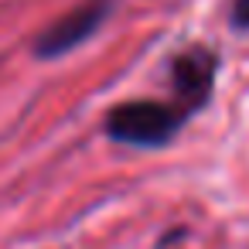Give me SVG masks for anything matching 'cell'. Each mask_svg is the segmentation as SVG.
<instances>
[{"mask_svg": "<svg viewBox=\"0 0 249 249\" xmlns=\"http://www.w3.org/2000/svg\"><path fill=\"white\" fill-rule=\"evenodd\" d=\"M195 116L171 99H126L106 109L103 133L130 150H164Z\"/></svg>", "mask_w": 249, "mask_h": 249, "instance_id": "6da1fadb", "label": "cell"}, {"mask_svg": "<svg viewBox=\"0 0 249 249\" xmlns=\"http://www.w3.org/2000/svg\"><path fill=\"white\" fill-rule=\"evenodd\" d=\"M120 0H82L79 7H72L69 14L55 18L35 41H31V55L38 62H55V58H65L69 52L82 48L86 41H92L106 24L109 18L116 14Z\"/></svg>", "mask_w": 249, "mask_h": 249, "instance_id": "7a4b0ae2", "label": "cell"}, {"mask_svg": "<svg viewBox=\"0 0 249 249\" xmlns=\"http://www.w3.org/2000/svg\"><path fill=\"white\" fill-rule=\"evenodd\" d=\"M218 69H222V58L208 45H188L178 55H171L167 58V86L174 92L171 103H178L191 116L205 113V106L215 96Z\"/></svg>", "mask_w": 249, "mask_h": 249, "instance_id": "3957f363", "label": "cell"}, {"mask_svg": "<svg viewBox=\"0 0 249 249\" xmlns=\"http://www.w3.org/2000/svg\"><path fill=\"white\" fill-rule=\"evenodd\" d=\"M229 24H232V31H239V35L249 31V0H232V7H229Z\"/></svg>", "mask_w": 249, "mask_h": 249, "instance_id": "277c9868", "label": "cell"}, {"mask_svg": "<svg viewBox=\"0 0 249 249\" xmlns=\"http://www.w3.org/2000/svg\"><path fill=\"white\" fill-rule=\"evenodd\" d=\"M181 235H184V229H174V232H164V235H160V242H157V249H167V246H171V239H181Z\"/></svg>", "mask_w": 249, "mask_h": 249, "instance_id": "5b68a950", "label": "cell"}]
</instances>
